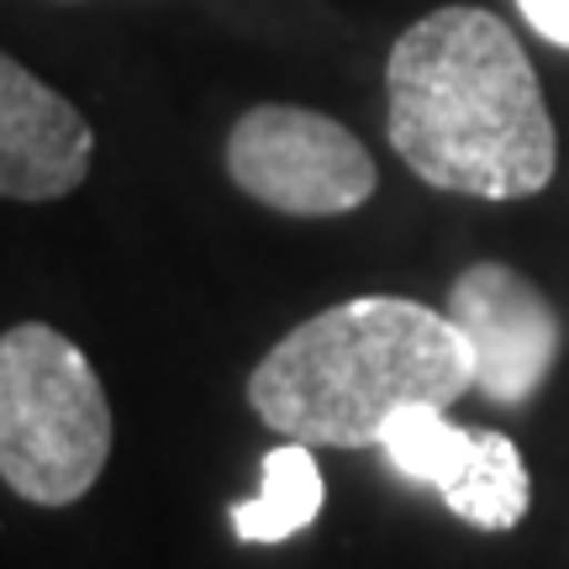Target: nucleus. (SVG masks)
<instances>
[{
    "mask_svg": "<svg viewBox=\"0 0 569 569\" xmlns=\"http://www.w3.org/2000/svg\"><path fill=\"white\" fill-rule=\"evenodd\" d=\"M443 507L480 532H511L528 517L532 486H528V465L507 432H475V453H469L465 475L453 486L438 490Z\"/></svg>",
    "mask_w": 569,
    "mask_h": 569,
    "instance_id": "obj_8",
    "label": "nucleus"
},
{
    "mask_svg": "<svg viewBox=\"0 0 569 569\" xmlns=\"http://www.w3.org/2000/svg\"><path fill=\"white\" fill-rule=\"evenodd\" d=\"M517 6L538 38H549L553 48H569V0H517Z\"/></svg>",
    "mask_w": 569,
    "mask_h": 569,
    "instance_id": "obj_10",
    "label": "nucleus"
},
{
    "mask_svg": "<svg viewBox=\"0 0 569 569\" xmlns=\"http://www.w3.org/2000/svg\"><path fill=\"white\" fill-rule=\"evenodd\" d=\"M322 501H327V486L317 459H311V443H290L284 438L280 448L264 453V486H259V496L232 507V532L243 543H284V538L306 532L322 517Z\"/></svg>",
    "mask_w": 569,
    "mask_h": 569,
    "instance_id": "obj_7",
    "label": "nucleus"
},
{
    "mask_svg": "<svg viewBox=\"0 0 569 569\" xmlns=\"http://www.w3.org/2000/svg\"><path fill=\"white\" fill-rule=\"evenodd\" d=\"M475 390L465 332L407 296H353L290 327L248 375L259 422L311 448H380L407 407H453Z\"/></svg>",
    "mask_w": 569,
    "mask_h": 569,
    "instance_id": "obj_2",
    "label": "nucleus"
},
{
    "mask_svg": "<svg viewBox=\"0 0 569 569\" xmlns=\"http://www.w3.org/2000/svg\"><path fill=\"white\" fill-rule=\"evenodd\" d=\"M386 132L417 180L475 201L549 190L559 138L532 59L486 6L411 21L386 63Z\"/></svg>",
    "mask_w": 569,
    "mask_h": 569,
    "instance_id": "obj_1",
    "label": "nucleus"
},
{
    "mask_svg": "<svg viewBox=\"0 0 569 569\" xmlns=\"http://www.w3.org/2000/svg\"><path fill=\"white\" fill-rule=\"evenodd\" d=\"M227 174L269 211L343 217L375 196V159L343 122L306 106H253L227 132Z\"/></svg>",
    "mask_w": 569,
    "mask_h": 569,
    "instance_id": "obj_4",
    "label": "nucleus"
},
{
    "mask_svg": "<svg viewBox=\"0 0 569 569\" xmlns=\"http://www.w3.org/2000/svg\"><path fill=\"white\" fill-rule=\"evenodd\" d=\"M448 322L475 353V390L496 407H528L543 390L565 327L549 296L511 264H469L448 290Z\"/></svg>",
    "mask_w": 569,
    "mask_h": 569,
    "instance_id": "obj_5",
    "label": "nucleus"
},
{
    "mask_svg": "<svg viewBox=\"0 0 569 569\" xmlns=\"http://www.w3.org/2000/svg\"><path fill=\"white\" fill-rule=\"evenodd\" d=\"M380 448L407 480L443 490L465 475L469 453H475V432L448 422V407H407L401 417L386 422Z\"/></svg>",
    "mask_w": 569,
    "mask_h": 569,
    "instance_id": "obj_9",
    "label": "nucleus"
},
{
    "mask_svg": "<svg viewBox=\"0 0 569 569\" xmlns=\"http://www.w3.org/2000/svg\"><path fill=\"white\" fill-rule=\"evenodd\" d=\"M111 401L74 338L48 322L0 332V480L32 507H74L111 459Z\"/></svg>",
    "mask_w": 569,
    "mask_h": 569,
    "instance_id": "obj_3",
    "label": "nucleus"
},
{
    "mask_svg": "<svg viewBox=\"0 0 569 569\" xmlns=\"http://www.w3.org/2000/svg\"><path fill=\"white\" fill-rule=\"evenodd\" d=\"M96 132L53 84L0 53V196L63 201L90 174Z\"/></svg>",
    "mask_w": 569,
    "mask_h": 569,
    "instance_id": "obj_6",
    "label": "nucleus"
}]
</instances>
